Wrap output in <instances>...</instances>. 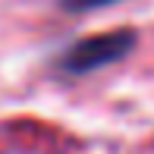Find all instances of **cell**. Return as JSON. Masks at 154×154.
Masks as SVG:
<instances>
[{
  "label": "cell",
  "mask_w": 154,
  "mask_h": 154,
  "mask_svg": "<svg viewBox=\"0 0 154 154\" xmlns=\"http://www.w3.org/2000/svg\"><path fill=\"white\" fill-rule=\"evenodd\" d=\"M135 41L132 32H107V35H94V38H85L79 44H72L66 54H63L60 66L66 72H91V69H101L107 63H116L120 57H126Z\"/></svg>",
  "instance_id": "6da1fadb"
},
{
  "label": "cell",
  "mask_w": 154,
  "mask_h": 154,
  "mask_svg": "<svg viewBox=\"0 0 154 154\" xmlns=\"http://www.w3.org/2000/svg\"><path fill=\"white\" fill-rule=\"evenodd\" d=\"M107 3H116V0H63L66 10H94V6H107Z\"/></svg>",
  "instance_id": "7a4b0ae2"
}]
</instances>
